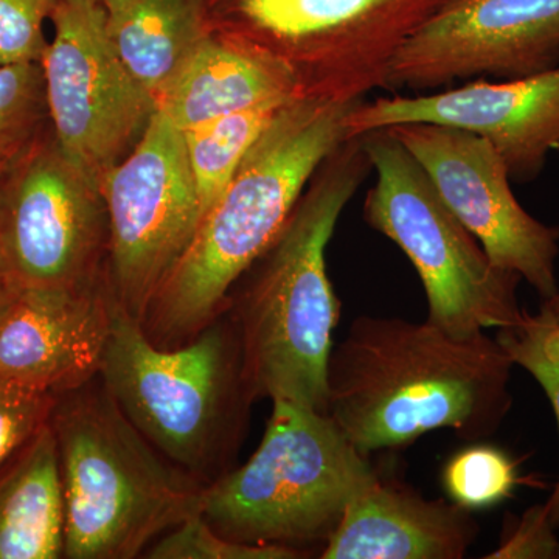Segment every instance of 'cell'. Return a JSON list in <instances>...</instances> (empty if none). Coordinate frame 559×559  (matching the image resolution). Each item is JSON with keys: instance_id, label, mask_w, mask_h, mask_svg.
Masks as SVG:
<instances>
[{"instance_id": "obj_1", "label": "cell", "mask_w": 559, "mask_h": 559, "mask_svg": "<svg viewBox=\"0 0 559 559\" xmlns=\"http://www.w3.org/2000/svg\"><path fill=\"white\" fill-rule=\"evenodd\" d=\"M513 366L485 331L454 337L428 320L358 316L331 349L326 414L366 455L439 429L487 439L513 406Z\"/></svg>"}, {"instance_id": "obj_2", "label": "cell", "mask_w": 559, "mask_h": 559, "mask_svg": "<svg viewBox=\"0 0 559 559\" xmlns=\"http://www.w3.org/2000/svg\"><path fill=\"white\" fill-rule=\"evenodd\" d=\"M371 164L362 138L320 165L274 241L235 283L227 314L240 341L250 400L288 401L326 414L329 360L341 301L326 272L337 221Z\"/></svg>"}, {"instance_id": "obj_3", "label": "cell", "mask_w": 559, "mask_h": 559, "mask_svg": "<svg viewBox=\"0 0 559 559\" xmlns=\"http://www.w3.org/2000/svg\"><path fill=\"white\" fill-rule=\"evenodd\" d=\"M358 103L297 94L278 109L151 300L140 325L154 345L180 347L226 312L235 283L347 140L345 120Z\"/></svg>"}, {"instance_id": "obj_4", "label": "cell", "mask_w": 559, "mask_h": 559, "mask_svg": "<svg viewBox=\"0 0 559 559\" xmlns=\"http://www.w3.org/2000/svg\"><path fill=\"white\" fill-rule=\"evenodd\" d=\"M50 425L64 495V558H138L201 514L204 485L135 429L100 374L58 396Z\"/></svg>"}, {"instance_id": "obj_5", "label": "cell", "mask_w": 559, "mask_h": 559, "mask_svg": "<svg viewBox=\"0 0 559 559\" xmlns=\"http://www.w3.org/2000/svg\"><path fill=\"white\" fill-rule=\"evenodd\" d=\"M100 378L135 429L191 479L207 487L231 469L253 401L227 312L193 341L159 348L117 307Z\"/></svg>"}, {"instance_id": "obj_6", "label": "cell", "mask_w": 559, "mask_h": 559, "mask_svg": "<svg viewBox=\"0 0 559 559\" xmlns=\"http://www.w3.org/2000/svg\"><path fill=\"white\" fill-rule=\"evenodd\" d=\"M272 404L260 447L205 487L201 516L235 543L322 551L353 499L380 476L329 414Z\"/></svg>"}, {"instance_id": "obj_7", "label": "cell", "mask_w": 559, "mask_h": 559, "mask_svg": "<svg viewBox=\"0 0 559 559\" xmlns=\"http://www.w3.org/2000/svg\"><path fill=\"white\" fill-rule=\"evenodd\" d=\"M360 138L377 175L364 201V219L414 264L428 297V322L454 337L520 325L525 314L518 300L521 275L492 264L388 128Z\"/></svg>"}, {"instance_id": "obj_8", "label": "cell", "mask_w": 559, "mask_h": 559, "mask_svg": "<svg viewBox=\"0 0 559 559\" xmlns=\"http://www.w3.org/2000/svg\"><path fill=\"white\" fill-rule=\"evenodd\" d=\"M447 0H205L221 35L277 61L300 94L362 102L396 51Z\"/></svg>"}, {"instance_id": "obj_9", "label": "cell", "mask_w": 559, "mask_h": 559, "mask_svg": "<svg viewBox=\"0 0 559 559\" xmlns=\"http://www.w3.org/2000/svg\"><path fill=\"white\" fill-rule=\"evenodd\" d=\"M40 68L55 142L100 191L103 179L145 134L156 102L132 79L106 33L98 0H60Z\"/></svg>"}, {"instance_id": "obj_10", "label": "cell", "mask_w": 559, "mask_h": 559, "mask_svg": "<svg viewBox=\"0 0 559 559\" xmlns=\"http://www.w3.org/2000/svg\"><path fill=\"white\" fill-rule=\"evenodd\" d=\"M100 194L110 294L142 323L202 218L182 131L156 110L135 148L103 179Z\"/></svg>"}, {"instance_id": "obj_11", "label": "cell", "mask_w": 559, "mask_h": 559, "mask_svg": "<svg viewBox=\"0 0 559 559\" xmlns=\"http://www.w3.org/2000/svg\"><path fill=\"white\" fill-rule=\"evenodd\" d=\"M109 221L100 191L57 142L32 143L0 189V257L14 288H79L108 278Z\"/></svg>"}, {"instance_id": "obj_12", "label": "cell", "mask_w": 559, "mask_h": 559, "mask_svg": "<svg viewBox=\"0 0 559 559\" xmlns=\"http://www.w3.org/2000/svg\"><path fill=\"white\" fill-rule=\"evenodd\" d=\"M388 130L421 165L441 200L495 266L520 274L544 300L558 293L559 227L525 212L511 190L506 162L488 140L436 123H403Z\"/></svg>"}, {"instance_id": "obj_13", "label": "cell", "mask_w": 559, "mask_h": 559, "mask_svg": "<svg viewBox=\"0 0 559 559\" xmlns=\"http://www.w3.org/2000/svg\"><path fill=\"white\" fill-rule=\"evenodd\" d=\"M559 66V0H447L389 68L388 90L520 80Z\"/></svg>"}, {"instance_id": "obj_14", "label": "cell", "mask_w": 559, "mask_h": 559, "mask_svg": "<svg viewBox=\"0 0 559 559\" xmlns=\"http://www.w3.org/2000/svg\"><path fill=\"white\" fill-rule=\"evenodd\" d=\"M345 123L347 139L403 123L460 128L495 146L513 182H533L559 145V66L527 79H476L455 90L360 102Z\"/></svg>"}, {"instance_id": "obj_15", "label": "cell", "mask_w": 559, "mask_h": 559, "mask_svg": "<svg viewBox=\"0 0 559 559\" xmlns=\"http://www.w3.org/2000/svg\"><path fill=\"white\" fill-rule=\"evenodd\" d=\"M117 304L108 278L21 288L0 311V378L60 396L100 374Z\"/></svg>"}, {"instance_id": "obj_16", "label": "cell", "mask_w": 559, "mask_h": 559, "mask_svg": "<svg viewBox=\"0 0 559 559\" xmlns=\"http://www.w3.org/2000/svg\"><path fill=\"white\" fill-rule=\"evenodd\" d=\"M473 511L378 477L349 503L323 559H462L476 543Z\"/></svg>"}, {"instance_id": "obj_17", "label": "cell", "mask_w": 559, "mask_h": 559, "mask_svg": "<svg viewBox=\"0 0 559 559\" xmlns=\"http://www.w3.org/2000/svg\"><path fill=\"white\" fill-rule=\"evenodd\" d=\"M300 94L288 70L229 36L209 35L156 98V108L180 131Z\"/></svg>"}, {"instance_id": "obj_18", "label": "cell", "mask_w": 559, "mask_h": 559, "mask_svg": "<svg viewBox=\"0 0 559 559\" xmlns=\"http://www.w3.org/2000/svg\"><path fill=\"white\" fill-rule=\"evenodd\" d=\"M66 511L51 425L0 469V559L64 558Z\"/></svg>"}, {"instance_id": "obj_19", "label": "cell", "mask_w": 559, "mask_h": 559, "mask_svg": "<svg viewBox=\"0 0 559 559\" xmlns=\"http://www.w3.org/2000/svg\"><path fill=\"white\" fill-rule=\"evenodd\" d=\"M117 57L151 97L209 35L205 0H100Z\"/></svg>"}, {"instance_id": "obj_20", "label": "cell", "mask_w": 559, "mask_h": 559, "mask_svg": "<svg viewBox=\"0 0 559 559\" xmlns=\"http://www.w3.org/2000/svg\"><path fill=\"white\" fill-rule=\"evenodd\" d=\"M290 97L294 95L182 131L202 216L229 186L246 154Z\"/></svg>"}, {"instance_id": "obj_21", "label": "cell", "mask_w": 559, "mask_h": 559, "mask_svg": "<svg viewBox=\"0 0 559 559\" xmlns=\"http://www.w3.org/2000/svg\"><path fill=\"white\" fill-rule=\"evenodd\" d=\"M441 481L451 502L474 511L509 499L520 477L506 452L488 444H474L448 460Z\"/></svg>"}, {"instance_id": "obj_22", "label": "cell", "mask_w": 559, "mask_h": 559, "mask_svg": "<svg viewBox=\"0 0 559 559\" xmlns=\"http://www.w3.org/2000/svg\"><path fill=\"white\" fill-rule=\"evenodd\" d=\"M46 106L40 62L0 68V164L10 165L32 145Z\"/></svg>"}, {"instance_id": "obj_23", "label": "cell", "mask_w": 559, "mask_h": 559, "mask_svg": "<svg viewBox=\"0 0 559 559\" xmlns=\"http://www.w3.org/2000/svg\"><path fill=\"white\" fill-rule=\"evenodd\" d=\"M150 559H297L299 550L235 543L215 532L201 514L165 533L146 549Z\"/></svg>"}, {"instance_id": "obj_24", "label": "cell", "mask_w": 559, "mask_h": 559, "mask_svg": "<svg viewBox=\"0 0 559 559\" xmlns=\"http://www.w3.org/2000/svg\"><path fill=\"white\" fill-rule=\"evenodd\" d=\"M57 399L0 378V469L49 425Z\"/></svg>"}, {"instance_id": "obj_25", "label": "cell", "mask_w": 559, "mask_h": 559, "mask_svg": "<svg viewBox=\"0 0 559 559\" xmlns=\"http://www.w3.org/2000/svg\"><path fill=\"white\" fill-rule=\"evenodd\" d=\"M60 0H0V68L40 62L46 51L43 25Z\"/></svg>"}, {"instance_id": "obj_26", "label": "cell", "mask_w": 559, "mask_h": 559, "mask_svg": "<svg viewBox=\"0 0 559 559\" xmlns=\"http://www.w3.org/2000/svg\"><path fill=\"white\" fill-rule=\"evenodd\" d=\"M524 320V319H522ZM499 344L506 349L507 355L513 360L514 366L530 371L533 378L539 382L540 388L550 400L559 425V362H550L539 355L535 342L525 330L524 323L509 329H500L496 336ZM547 520L551 527L559 530V480L549 500L544 503Z\"/></svg>"}, {"instance_id": "obj_27", "label": "cell", "mask_w": 559, "mask_h": 559, "mask_svg": "<svg viewBox=\"0 0 559 559\" xmlns=\"http://www.w3.org/2000/svg\"><path fill=\"white\" fill-rule=\"evenodd\" d=\"M559 539L557 530L547 520L544 506H535L525 511L498 550L488 559H551L558 558Z\"/></svg>"}, {"instance_id": "obj_28", "label": "cell", "mask_w": 559, "mask_h": 559, "mask_svg": "<svg viewBox=\"0 0 559 559\" xmlns=\"http://www.w3.org/2000/svg\"><path fill=\"white\" fill-rule=\"evenodd\" d=\"M525 330L535 342L539 355L550 362H559V323L551 322L546 316L528 314L525 310L524 320Z\"/></svg>"}, {"instance_id": "obj_29", "label": "cell", "mask_w": 559, "mask_h": 559, "mask_svg": "<svg viewBox=\"0 0 559 559\" xmlns=\"http://www.w3.org/2000/svg\"><path fill=\"white\" fill-rule=\"evenodd\" d=\"M14 288L13 283L7 274L5 266H3L2 257H0V311L7 307L11 297H13Z\"/></svg>"}, {"instance_id": "obj_30", "label": "cell", "mask_w": 559, "mask_h": 559, "mask_svg": "<svg viewBox=\"0 0 559 559\" xmlns=\"http://www.w3.org/2000/svg\"><path fill=\"white\" fill-rule=\"evenodd\" d=\"M557 151H559V145ZM540 314L546 316L551 322L559 323V290L550 299L544 300L543 307L539 310Z\"/></svg>"}, {"instance_id": "obj_31", "label": "cell", "mask_w": 559, "mask_h": 559, "mask_svg": "<svg viewBox=\"0 0 559 559\" xmlns=\"http://www.w3.org/2000/svg\"><path fill=\"white\" fill-rule=\"evenodd\" d=\"M10 165L0 164V189H2L3 176H5L7 170H9Z\"/></svg>"}, {"instance_id": "obj_32", "label": "cell", "mask_w": 559, "mask_h": 559, "mask_svg": "<svg viewBox=\"0 0 559 559\" xmlns=\"http://www.w3.org/2000/svg\"><path fill=\"white\" fill-rule=\"evenodd\" d=\"M98 2H100V0H98Z\"/></svg>"}, {"instance_id": "obj_33", "label": "cell", "mask_w": 559, "mask_h": 559, "mask_svg": "<svg viewBox=\"0 0 559 559\" xmlns=\"http://www.w3.org/2000/svg\"><path fill=\"white\" fill-rule=\"evenodd\" d=\"M558 558H559V555H558Z\"/></svg>"}]
</instances>
